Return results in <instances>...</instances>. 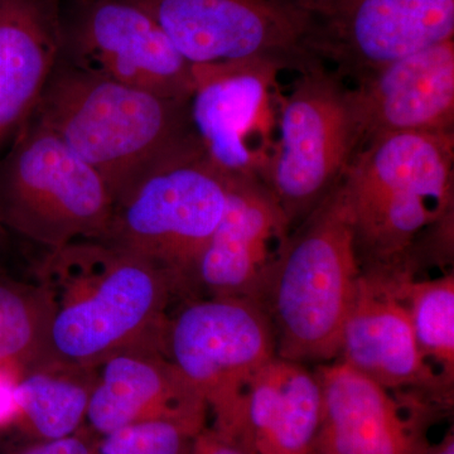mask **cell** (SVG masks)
Listing matches in <instances>:
<instances>
[{"label":"cell","instance_id":"obj_1","mask_svg":"<svg viewBox=\"0 0 454 454\" xmlns=\"http://www.w3.org/2000/svg\"><path fill=\"white\" fill-rule=\"evenodd\" d=\"M35 278L52 312L46 363L98 367L125 349L162 351L177 293L148 260L106 241L80 240L46 250Z\"/></svg>","mask_w":454,"mask_h":454},{"label":"cell","instance_id":"obj_2","mask_svg":"<svg viewBox=\"0 0 454 454\" xmlns=\"http://www.w3.org/2000/svg\"><path fill=\"white\" fill-rule=\"evenodd\" d=\"M32 118L97 170L114 203L158 163L199 145L190 101L112 82L61 61Z\"/></svg>","mask_w":454,"mask_h":454},{"label":"cell","instance_id":"obj_3","mask_svg":"<svg viewBox=\"0 0 454 454\" xmlns=\"http://www.w3.org/2000/svg\"><path fill=\"white\" fill-rule=\"evenodd\" d=\"M340 184L361 268L408 262L419 239L453 216L454 133L370 140Z\"/></svg>","mask_w":454,"mask_h":454},{"label":"cell","instance_id":"obj_4","mask_svg":"<svg viewBox=\"0 0 454 454\" xmlns=\"http://www.w3.org/2000/svg\"><path fill=\"white\" fill-rule=\"evenodd\" d=\"M361 271L340 184L292 230L262 300L278 356L301 364L339 357L343 322Z\"/></svg>","mask_w":454,"mask_h":454},{"label":"cell","instance_id":"obj_5","mask_svg":"<svg viewBox=\"0 0 454 454\" xmlns=\"http://www.w3.org/2000/svg\"><path fill=\"white\" fill-rule=\"evenodd\" d=\"M227 178L196 145L158 163L114 203L106 243L164 271L195 298V271L225 211Z\"/></svg>","mask_w":454,"mask_h":454},{"label":"cell","instance_id":"obj_6","mask_svg":"<svg viewBox=\"0 0 454 454\" xmlns=\"http://www.w3.org/2000/svg\"><path fill=\"white\" fill-rule=\"evenodd\" d=\"M114 197L97 170L31 118L0 158V221L44 250L101 240Z\"/></svg>","mask_w":454,"mask_h":454},{"label":"cell","instance_id":"obj_7","mask_svg":"<svg viewBox=\"0 0 454 454\" xmlns=\"http://www.w3.org/2000/svg\"><path fill=\"white\" fill-rule=\"evenodd\" d=\"M298 74L280 98L276 145L262 179L292 230L339 186L360 149L340 76L325 65Z\"/></svg>","mask_w":454,"mask_h":454},{"label":"cell","instance_id":"obj_8","mask_svg":"<svg viewBox=\"0 0 454 454\" xmlns=\"http://www.w3.org/2000/svg\"><path fill=\"white\" fill-rule=\"evenodd\" d=\"M163 355L205 399L212 428L238 437L245 391L277 356L270 319L260 304L240 298L184 300L168 317Z\"/></svg>","mask_w":454,"mask_h":454},{"label":"cell","instance_id":"obj_9","mask_svg":"<svg viewBox=\"0 0 454 454\" xmlns=\"http://www.w3.org/2000/svg\"><path fill=\"white\" fill-rule=\"evenodd\" d=\"M191 66L262 61L301 74L324 65L309 46L297 0H131Z\"/></svg>","mask_w":454,"mask_h":454},{"label":"cell","instance_id":"obj_10","mask_svg":"<svg viewBox=\"0 0 454 454\" xmlns=\"http://www.w3.org/2000/svg\"><path fill=\"white\" fill-rule=\"evenodd\" d=\"M59 61L112 82L190 101L192 66L153 17L131 0H70Z\"/></svg>","mask_w":454,"mask_h":454},{"label":"cell","instance_id":"obj_11","mask_svg":"<svg viewBox=\"0 0 454 454\" xmlns=\"http://www.w3.org/2000/svg\"><path fill=\"white\" fill-rule=\"evenodd\" d=\"M309 17V46L339 76L360 80L454 40V0H297Z\"/></svg>","mask_w":454,"mask_h":454},{"label":"cell","instance_id":"obj_12","mask_svg":"<svg viewBox=\"0 0 454 454\" xmlns=\"http://www.w3.org/2000/svg\"><path fill=\"white\" fill-rule=\"evenodd\" d=\"M192 70L191 122L206 158L226 178L262 181L276 145L282 68L252 61Z\"/></svg>","mask_w":454,"mask_h":454},{"label":"cell","instance_id":"obj_13","mask_svg":"<svg viewBox=\"0 0 454 454\" xmlns=\"http://www.w3.org/2000/svg\"><path fill=\"white\" fill-rule=\"evenodd\" d=\"M403 264L363 268L343 322L339 357L395 393L450 403L448 390L420 355L397 277Z\"/></svg>","mask_w":454,"mask_h":454},{"label":"cell","instance_id":"obj_14","mask_svg":"<svg viewBox=\"0 0 454 454\" xmlns=\"http://www.w3.org/2000/svg\"><path fill=\"white\" fill-rule=\"evenodd\" d=\"M316 373L324 405L312 454L429 453L426 400L387 389L339 360Z\"/></svg>","mask_w":454,"mask_h":454},{"label":"cell","instance_id":"obj_15","mask_svg":"<svg viewBox=\"0 0 454 454\" xmlns=\"http://www.w3.org/2000/svg\"><path fill=\"white\" fill-rule=\"evenodd\" d=\"M292 227L256 178H227L225 211L195 271V298H240L262 306Z\"/></svg>","mask_w":454,"mask_h":454},{"label":"cell","instance_id":"obj_16","mask_svg":"<svg viewBox=\"0 0 454 454\" xmlns=\"http://www.w3.org/2000/svg\"><path fill=\"white\" fill-rule=\"evenodd\" d=\"M349 98L360 148L390 134L454 133V40L361 77Z\"/></svg>","mask_w":454,"mask_h":454},{"label":"cell","instance_id":"obj_17","mask_svg":"<svg viewBox=\"0 0 454 454\" xmlns=\"http://www.w3.org/2000/svg\"><path fill=\"white\" fill-rule=\"evenodd\" d=\"M200 391L157 348H130L98 366L86 424L98 437L129 424L172 420L206 428Z\"/></svg>","mask_w":454,"mask_h":454},{"label":"cell","instance_id":"obj_18","mask_svg":"<svg viewBox=\"0 0 454 454\" xmlns=\"http://www.w3.org/2000/svg\"><path fill=\"white\" fill-rule=\"evenodd\" d=\"M64 0H0V153L31 121L61 59Z\"/></svg>","mask_w":454,"mask_h":454},{"label":"cell","instance_id":"obj_19","mask_svg":"<svg viewBox=\"0 0 454 454\" xmlns=\"http://www.w3.org/2000/svg\"><path fill=\"white\" fill-rule=\"evenodd\" d=\"M322 405L316 372L277 355L245 391L238 438L256 454H312Z\"/></svg>","mask_w":454,"mask_h":454},{"label":"cell","instance_id":"obj_20","mask_svg":"<svg viewBox=\"0 0 454 454\" xmlns=\"http://www.w3.org/2000/svg\"><path fill=\"white\" fill-rule=\"evenodd\" d=\"M98 367L43 363L20 373L17 422L41 442L68 437L82 428Z\"/></svg>","mask_w":454,"mask_h":454},{"label":"cell","instance_id":"obj_21","mask_svg":"<svg viewBox=\"0 0 454 454\" xmlns=\"http://www.w3.org/2000/svg\"><path fill=\"white\" fill-rule=\"evenodd\" d=\"M415 340L427 365L452 391L454 379V276L417 280L409 264L397 277Z\"/></svg>","mask_w":454,"mask_h":454},{"label":"cell","instance_id":"obj_22","mask_svg":"<svg viewBox=\"0 0 454 454\" xmlns=\"http://www.w3.org/2000/svg\"><path fill=\"white\" fill-rule=\"evenodd\" d=\"M51 318L42 286L14 279L0 267V366L22 373L46 363Z\"/></svg>","mask_w":454,"mask_h":454},{"label":"cell","instance_id":"obj_23","mask_svg":"<svg viewBox=\"0 0 454 454\" xmlns=\"http://www.w3.org/2000/svg\"><path fill=\"white\" fill-rule=\"evenodd\" d=\"M200 432L172 420L129 424L101 435L98 454H188Z\"/></svg>","mask_w":454,"mask_h":454},{"label":"cell","instance_id":"obj_24","mask_svg":"<svg viewBox=\"0 0 454 454\" xmlns=\"http://www.w3.org/2000/svg\"><path fill=\"white\" fill-rule=\"evenodd\" d=\"M100 437L82 427L68 437L44 441L17 454H98Z\"/></svg>","mask_w":454,"mask_h":454},{"label":"cell","instance_id":"obj_25","mask_svg":"<svg viewBox=\"0 0 454 454\" xmlns=\"http://www.w3.org/2000/svg\"><path fill=\"white\" fill-rule=\"evenodd\" d=\"M188 454H256L243 439L215 428L202 429Z\"/></svg>","mask_w":454,"mask_h":454},{"label":"cell","instance_id":"obj_26","mask_svg":"<svg viewBox=\"0 0 454 454\" xmlns=\"http://www.w3.org/2000/svg\"><path fill=\"white\" fill-rule=\"evenodd\" d=\"M20 375L13 367L0 366V428L17 422L16 385Z\"/></svg>","mask_w":454,"mask_h":454},{"label":"cell","instance_id":"obj_27","mask_svg":"<svg viewBox=\"0 0 454 454\" xmlns=\"http://www.w3.org/2000/svg\"><path fill=\"white\" fill-rule=\"evenodd\" d=\"M428 454H454L453 430L450 429L438 444L430 447Z\"/></svg>","mask_w":454,"mask_h":454},{"label":"cell","instance_id":"obj_28","mask_svg":"<svg viewBox=\"0 0 454 454\" xmlns=\"http://www.w3.org/2000/svg\"><path fill=\"white\" fill-rule=\"evenodd\" d=\"M8 235L9 232L3 226L2 221H0V258H2L3 253L5 252V247H7ZM0 267H2V264H0Z\"/></svg>","mask_w":454,"mask_h":454}]
</instances>
